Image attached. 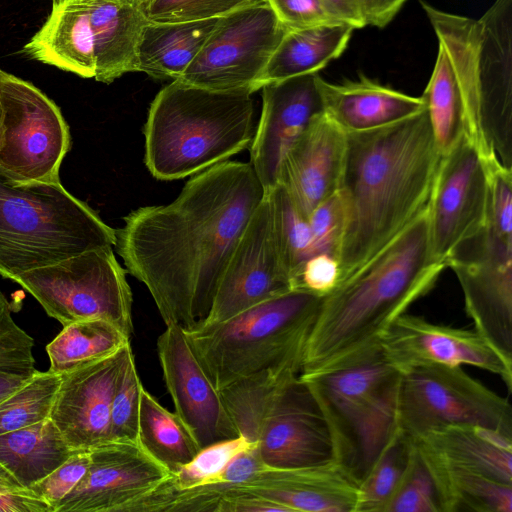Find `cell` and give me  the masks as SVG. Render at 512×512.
Segmentation results:
<instances>
[{
	"label": "cell",
	"instance_id": "1",
	"mask_svg": "<svg viewBox=\"0 0 512 512\" xmlns=\"http://www.w3.org/2000/svg\"><path fill=\"white\" fill-rule=\"evenodd\" d=\"M265 190L248 162L223 161L164 205L143 206L115 230L126 271L148 289L166 326L208 315L228 260Z\"/></svg>",
	"mask_w": 512,
	"mask_h": 512
},
{
	"label": "cell",
	"instance_id": "2",
	"mask_svg": "<svg viewBox=\"0 0 512 512\" xmlns=\"http://www.w3.org/2000/svg\"><path fill=\"white\" fill-rule=\"evenodd\" d=\"M440 159L426 108L380 128L347 133L339 189L347 225L338 285L427 208Z\"/></svg>",
	"mask_w": 512,
	"mask_h": 512
},
{
	"label": "cell",
	"instance_id": "3",
	"mask_svg": "<svg viewBox=\"0 0 512 512\" xmlns=\"http://www.w3.org/2000/svg\"><path fill=\"white\" fill-rule=\"evenodd\" d=\"M427 208L389 245L322 298L300 374L327 371L379 346L389 326L435 285Z\"/></svg>",
	"mask_w": 512,
	"mask_h": 512
},
{
	"label": "cell",
	"instance_id": "4",
	"mask_svg": "<svg viewBox=\"0 0 512 512\" xmlns=\"http://www.w3.org/2000/svg\"><path fill=\"white\" fill-rule=\"evenodd\" d=\"M248 90H210L179 80L162 88L143 127L144 163L158 180H177L249 147L255 102Z\"/></svg>",
	"mask_w": 512,
	"mask_h": 512
},
{
	"label": "cell",
	"instance_id": "5",
	"mask_svg": "<svg viewBox=\"0 0 512 512\" xmlns=\"http://www.w3.org/2000/svg\"><path fill=\"white\" fill-rule=\"evenodd\" d=\"M115 229L59 182L11 181L0 169V276L113 247Z\"/></svg>",
	"mask_w": 512,
	"mask_h": 512
},
{
	"label": "cell",
	"instance_id": "6",
	"mask_svg": "<svg viewBox=\"0 0 512 512\" xmlns=\"http://www.w3.org/2000/svg\"><path fill=\"white\" fill-rule=\"evenodd\" d=\"M299 377L327 422L334 461L359 484L398 430L401 371L379 345L342 366Z\"/></svg>",
	"mask_w": 512,
	"mask_h": 512
},
{
	"label": "cell",
	"instance_id": "7",
	"mask_svg": "<svg viewBox=\"0 0 512 512\" xmlns=\"http://www.w3.org/2000/svg\"><path fill=\"white\" fill-rule=\"evenodd\" d=\"M323 297L293 289L226 321L185 331L201 368L220 391L234 381L301 362Z\"/></svg>",
	"mask_w": 512,
	"mask_h": 512
},
{
	"label": "cell",
	"instance_id": "8",
	"mask_svg": "<svg viewBox=\"0 0 512 512\" xmlns=\"http://www.w3.org/2000/svg\"><path fill=\"white\" fill-rule=\"evenodd\" d=\"M15 282L62 326L101 319L133 333L132 292L112 247L89 250L23 273Z\"/></svg>",
	"mask_w": 512,
	"mask_h": 512
},
{
	"label": "cell",
	"instance_id": "9",
	"mask_svg": "<svg viewBox=\"0 0 512 512\" xmlns=\"http://www.w3.org/2000/svg\"><path fill=\"white\" fill-rule=\"evenodd\" d=\"M454 424L481 425L512 436V408L460 365H423L401 371L398 428L414 439Z\"/></svg>",
	"mask_w": 512,
	"mask_h": 512
},
{
	"label": "cell",
	"instance_id": "10",
	"mask_svg": "<svg viewBox=\"0 0 512 512\" xmlns=\"http://www.w3.org/2000/svg\"><path fill=\"white\" fill-rule=\"evenodd\" d=\"M0 93V169L14 182H59L60 166L71 148L60 108L31 82L1 69Z\"/></svg>",
	"mask_w": 512,
	"mask_h": 512
},
{
	"label": "cell",
	"instance_id": "11",
	"mask_svg": "<svg viewBox=\"0 0 512 512\" xmlns=\"http://www.w3.org/2000/svg\"><path fill=\"white\" fill-rule=\"evenodd\" d=\"M266 0L222 17L181 82L210 90H248L255 85L287 32Z\"/></svg>",
	"mask_w": 512,
	"mask_h": 512
},
{
	"label": "cell",
	"instance_id": "12",
	"mask_svg": "<svg viewBox=\"0 0 512 512\" xmlns=\"http://www.w3.org/2000/svg\"><path fill=\"white\" fill-rule=\"evenodd\" d=\"M475 331L512 366V239L481 232L449 257Z\"/></svg>",
	"mask_w": 512,
	"mask_h": 512
},
{
	"label": "cell",
	"instance_id": "13",
	"mask_svg": "<svg viewBox=\"0 0 512 512\" xmlns=\"http://www.w3.org/2000/svg\"><path fill=\"white\" fill-rule=\"evenodd\" d=\"M290 290L272 197L266 192L228 260L208 315L196 328L226 321Z\"/></svg>",
	"mask_w": 512,
	"mask_h": 512
},
{
	"label": "cell",
	"instance_id": "14",
	"mask_svg": "<svg viewBox=\"0 0 512 512\" xmlns=\"http://www.w3.org/2000/svg\"><path fill=\"white\" fill-rule=\"evenodd\" d=\"M488 193L485 163L464 135L441 156L427 206L435 262L446 266L452 252L484 227Z\"/></svg>",
	"mask_w": 512,
	"mask_h": 512
},
{
	"label": "cell",
	"instance_id": "15",
	"mask_svg": "<svg viewBox=\"0 0 512 512\" xmlns=\"http://www.w3.org/2000/svg\"><path fill=\"white\" fill-rule=\"evenodd\" d=\"M255 441L264 463L274 468L334 461L327 422L299 375L287 379L266 407Z\"/></svg>",
	"mask_w": 512,
	"mask_h": 512
},
{
	"label": "cell",
	"instance_id": "16",
	"mask_svg": "<svg viewBox=\"0 0 512 512\" xmlns=\"http://www.w3.org/2000/svg\"><path fill=\"white\" fill-rule=\"evenodd\" d=\"M89 455L85 475L54 512H126L170 474L138 442L108 440Z\"/></svg>",
	"mask_w": 512,
	"mask_h": 512
},
{
	"label": "cell",
	"instance_id": "17",
	"mask_svg": "<svg viewBox=\"0 0 512 512\" xmlns=\"http://www.w3.org/2000/svg\"><path fill=\"white\" fill-rule=\"evenodd\" d=\"M157 354L175 413L200 449L240 436L220 392L201 368L181 327L166 326L157 339Z\"/></svg>",
	"mask_w": 512,
	"mask_h": 512
},
{
	"label": "cell",
	"instance_id": "18",
	"mask_svg": "<svg viewBox=\"0 0 512 512\" xmlns=\"http://www.w3.org/2000/svg\"><path fill=\"white\" fill-rule=\"evenodd\" d=\"M384 357L399 371L423 365H471L498 375L512 390V366L475 331L435 324L404 313L380 339Z\"/></svg>",
	"mask_w": 512,
	"mask_h": 512
},
{
	"label": "cell",
	"instance_id": "19",
	"mask_svg": "<svg viewBox=\"0 0 512 512\" xmlns=\"http://www.w3.org/2000/svg\"><path fill=\"white\" fill-rule=\"evenodd\" d=\"M130 342L102 358L61 373L49 418L69 447L89 451L110 440L112 397Z\"/></svg>",
	"mask_w": 512,
	"mask_h": 512
},
{
	"label": "cell",
	"instance_id": "20",
	"mask_svg": "<svg viewBox=\"0 0 512 512\" xmlns=\"http://www.w3.org/2000/svg\"><path fill=\"white\" fill-rule=\"evenodd\" d=\"M317 74L296 76L261 88L262 110L249 145V163L265 192L278 184L285 155L310 121L323 111Z\"/></svg>",
	"mask_w": 512,
	"mask_h": 512
},
{
	"label": "cell",
	"instance_id": "21",
	"mask_svg": "<svg viewBox=\"0 0 512 512\" xmlns=\"http://www.w3.org/2000/svg\"><path fill=\"white\" fill-rule=\"evenodd\" d=\"M346 152L347 133L322 111L285 155L278 184L307 219L340 189Z\"/></svg>",
	"mask_w": 512,
	"mask_h": 512
},
{
	"label": "cell",
	"instance_id": "22",
	"mask_svg": "<svg viewBox=\"0 0 512 512\" xmlns=\"http://www.w3.org/2000/svg\"><path fill=\"white\" fill-rule=\"evenodd\" d=\"M481 20L483 133L500 162L512 169V0H496Z\"/></svg>",
	"mask_w": 512,
	"mask_h": 512
},
{
	"label": "cell",
	"instance_id": "23",
	"mask_svg": "<svg viewBox=\"0 0 512 512\" xmlns=\"http://www.w3.org/2000/svg\"><path fill=\"white\" fill-rule=\"evenodd\" d=\"M227 488L260 496L285 512H355L358 498L357 483L335 461L307 467H267L249 481Z\"/></svg>",
	"mask_w": 512,
	"mask_h": 512
},
{
	"label": "cell",
	"instance_id": "24",
	"mask_svg": "<svg viewBox=\"0 0 512 512\" xmlns=\"http://www.w3.org/2000/svg\"><path fill=\"white\" fill-rule=\"evenodd\" d=\"M323 113L346 133L380 128L425 109L423 98L382 85L365 76L330 83L317 74Z\"/></svg>",
	"mask_w": 512,
	"mask_h": 512
},
{
	"label": "cell",
	"instance_id": "25",
	"mask_svg": "<svg viewBox=\"0 0 512 512\" xmlns=\"http://www.w3.org/2000/svg\"><path fill=\"white\" fill-rule=\"evenodd\" d=\"M412 441L422 456L512 484V436L481 425L454 424Z\"/></svg>",
	"mask_w": 512,
	"mask_h": 512
},
{
	"label": "cell",
	"instance_id": "26",
	"mask_svg": "<svg viewBox=\"0 0 512 512\" xmlns=\"http://www.w3.org/2000/svg\"><path fill=\"white\" fill-rule=\"evenodd\" d=\"M23 52L43 64L94 78V45L85 0H52L50 14Z\"/></svg>",
	"mask_w": 512,
	"mask_h": 512
},
{
	"label": "cell",
	"instance_id": "27",
	"mask_svg": "<svg viewBox=\"0 0 512 512\" xmlns=\"http://www.w3.org/2000/svg\"><path fill=\"white\" fill-rule=\"evenodd\" d=\"M94 45V79L112 83L136 72V47L147 22L140 0H85Z\"/></svg>",
	"mask_w": 512,
	"mask_h": 512
},
{
	"label": "cell",
	"instance_id": "28",
	"mask_svg": "<svg viewBox=\"0 0 512 512\" xmlns=\"http://www.w3.org/2000/svg\"><path fill=\"white\" fill-rule=\"evenodd\" d=\"M354 30L342 23L287 30L259 77L255 92L272 82L318 73L344 52Z\"/></svg>",
	"mask_w": 512,
	"mask_h": 512
},
{
	"label": "cell",
	"instance_id": "29",
	"mask_svg": "<svg viewBox=\"0 0 512 512\" xmlns=\"http://www.w3.org/2000/svg\"><path fill=\"white\" fill-rule=\"evenodd\" d=\"M219 18L177 23L146 22L136 47V72L157 79L177 80L198 55Z\"/></svg>",
	"mask_w": 512,
	"mask_h": 512
},
{
	"label": "cell",
	"instance_id": "30",
	"mask_svg": "<svg viewBox=\"0 0 512 512\" xmlns=\"http://www.w3.org/2000/svg\"><path fill=\"white\" fill-rule=\"evenodd\" d=\"M73 453L50 418L0 435V463L28 489Z\"/></svg>",
	"mask_w": 512,
	"mask_h": 512
},
{
	"label": "cell",
	"instance_id": "31",
	"mask_svg": "<svg viewBox=\"0 0 512 512\" xmlns=\"http://www.w3.org/2000/svg\"><path fill=\"white\" fill-rule=\"evenodd\" d=\"M437 38L434 68L421 96L439 153L446 154L466 135L464 102L451 50Z\"/></svg>",
	"mask_w": 512,
	"mask_h": 512
},
{
	"label": "cell",
	"instance_id": "32",
	"mask_svg": "<svg viewBox=\"0 0 512 512\" xmlns=\"http://www.w3.org/2000/svg\"><path fill=\"white\" fill-rule=\"evenodd\" d=\"M419 456L434 481L441 512H512V484Z\"/></svg>",
	"mask_w": 512,
	"mask_h": 512
},
{
	"label": "cell",
	"instance_id": "33",
	"mask_svg": "<svg viewBox=\"0 0 512 512\" xmlns=\"http://www.w3.org/2000/svg\"><path fill=\"white\" fill-rule=\"evenodd\" d=\"M138 443L170 474L176 473L200 451L176 413L163 407L144 388L139 407Z\"/></svg>",
	"mask_w": 512,
	"mask_h": 512
},
{
	"label": "cell",
	"instance_id": "34",
	"mask_svg": "<svg viewBox=\"0 0 512 512\" xmlns=\"http://www.w3.org/2000/svg\"><path fill=\"white\" fill-rule=\"evenodd\" d=\"M130 342L121 330L101 319H87L63 326L46 346L51 372L64 373L107 356Z\"/></svg>",
	"mask_w": 512,
	"mask_h": 512
},
{
	"label": "cell",
	"instance_id": "35",
	"mask_svg": "<svg viewBox=\"0 0 512 512\" xmlns=\"http://www.w3.org/2000/svg\"><path fill=\"white\" fill-rule=\"evenodd\" d=\"M413 441L399 428L358 484L355 512H383L408 467Z\"/></svg>",
	"mask_w": 512,
	"mask_h": 512
},
{
	"label": "cell",
	"instance_id": "36",
	"mask_svg": "<svg viewBox=\"0 0 512 512\" xmlns=\"http://www.w3.org/2000/svg\"><path fill=\"white\" fill-rule=\"evenodd\" d=\"M60 382L61 374L37 370L24 385L3 399L0 435L49 418Z\"/></svg>",
	"mask_w": 512,
	"mask_h": 512
},
{
	"label": "cell",
	"instance_id": "37",
	"mask_svg": "<svg viewBox=\"0 0 512 512\" xmlns=\"http://www.w3.org/2000/svg\"><path fill=\"white\" fill-rule=\"evenodd\" d=\"M274 216L285 265L292 278L314 255L308 219L296 208L285 189L277 184L271 191Z\"/></svg>",
	"mask_w": 512,
	"mask_h": 512
},
{
	"label": "cell",
	"instance_id": "38",
	"mask_svg": "<svg viewBox=\"0 0 512 512\" xmlns=\"http://www.w3.org/2000/svg\"><path fill=\"white\" fill-rule=\"evenodd\" d=\"M255 443L240 435L204 447L189 463L176 473L169 474L161 484L172 490L212 484L233 458Z\"/></svg>",
	"mask_w": 512,
	"mask_h": 512
},
{
	"label": "cell",
	"instance_id": "39",
	"mask_svg": "<svg viewBox=\"0 0 512 512\" xmlns=\"http://www.w3.org/2000/svg\"><path fill=\"white\" fill-rule=\"evenodd\" d=\"M143 388L131 351L120 371L112 397L110 440L138 442V417Z\"/></svg>",
	"mask_w": 512,
	"mask_h": 512
},
{
	"label": "cell",
	"instance_id": "40",
	"mask_svg": "<svg viewBox=\"0 0 512 512\" xmlns=\"http://www.w3.org/2000/svg\"><path fill=\"white\" fill-rule=\"evenodd\" d=\"M383 512H441L434 481L414 444L405 474Z\"/></svg>",
	"mask_w": 512,
	"mask_h": 512
},
{
	"label": "cell",
	"instance_id": "41",
	"mask_svg": "<svg viewBox=\"0 0 512 512\" xmlns=\"http://www.w3.org/2000/svg\"><path fill=\"white\" fill-rule=\"evenodd\" d=\"M152 23H177L222 17L257 0H140Z\"/></svg>",
	"mask_w": 512,
	"mask_h": 512
},
{
	"label": "cell",
	"instance_id": "42",
	"mask_svg": "<svg viewBox=\"0 0 512 512\" xmlns=\"http://www.w3.org/2000/svg\"><path fill=\"white\" fill-rule=\"evenodd\" d=\"M314 255L327 254L339 263L341 246L347 225V212L342 193L338 190L320 203L309 215Z\"/></svg>",
	"mask_w": 512,
	"mask_h": 512
},
{
	"label": "cell",
	"instance_id": "43",
	"mask_svg": "<svg viewBox=\"0 0 512 512\" xmlns=\"http://www.w3.org/2000/svg\"><path fill=\"white\" fill-rule=\"evenodd\" d=\"M34 340L12 319L11 306L0 290V367L33 370Z\"/></svg>",
	"mask_w": 512,
	"mask_h": 512
},
{
	"label": "cell",
	"instance_id": "44",
	"mask_svg": "<svg viewBox=\"0 0 512 512\" xmlns=\"http://www.w3.org/2000/svg\"><path fill=\"white\" fill-rule=\"evenodd\" d=\"M89 462V451H74L64 463L33 484L30 490L48 503L54 512L59 502L74 489L85 475Z\"/></svg>",
	"mask_w": 512,
	"mask_h": 512
},
{
	"label": "cell",
	"instance_id": "45",
	"mask_svg": "<svg viewBox=\"0 0 512 512\" xmlns=\"http://www.w3.org/2000/svg\"><path fill=\"white\" fill-rule=\"evenodd\" d=\"M339 284V263L327 254L307 259L292 278V289L304 290L320 297L331 293Z\"/></svg>",
	"mask_w": 512,
	"mask_h": 512
},
{
	"label": "cell",
	"instance_id": "46",
	"mask_svg": "<svg viewBox=\"0 0 512 512\" xmlns=\"http://www.w3.org/2000/svg\"><path fill=\"white\" fill-rule=\"evenodd\" d=\"M288 29H302L337 22L320 0H266Z\"/></svg>",
	"mask_w": 512,
	"mask_h": 512
},
{
	"label": "cell",
	"instance_id": "47",
	"mask_svg": "<svg viewBox=\"0 0 512 512\" xmlns=\"http://www.w3.org/2000/svg\"><path fill=\"white\" fill-rule=\"evenodd\" d=\"M0 512H52V508L0 463Z\"/></svg>",
	"mask_w": 512,
	"mask_h": 512
},
{
	"label": "cell",
	"instance_id": "48",
	"mask_svg": "<svg viewBox=\"0 0 512 512\" xmlns=\"http://www.w3.org/2000/svg\"><path fill=\"white\" fill-rule=\"evenodd\" d=\"M269 467L262 460L257 442L239 453L216 477L212 484L234 486L245 483Z\"/></svg>",
	"mask_w": 512,
	"mask_h": 512
},
{
	"label": "cell",
	"instance_id": "49",
	"mask_svg": "<svg viewBox=\"0 0 512 512\" xmlns=\"http://www.w3.org/2000/svg\"><path fill=\"white\" fill-rule=\"evenodd\" d=\"M320 2L339 23L354 29L368 25L366 0H320Z\"/></svg>",
	"mask_w": 512,
	"mask_h": 512
},
{
	"label": "cell",
	"instance_id": "50",
	"mask_svg": "<svg viewBox=\"0 0 512 512\" xmlns=\"http://www.w3.org/2000/svg\"><path fill=\"white\" fill-rule=\"evenodd\" d=\"M406 2L407 0H366L368 25L385 27Z\"/></svg>",
	"mask_w": 512,
	"mask_h": 512
},
{
	"label": "cell",
	"instance_id": "51",
	"mask_svg": "<svg viewBox=\"0 0 512 512\" xmlns=\"http://www.w3.org/2000/svg\"><path fill=\"white\" fill-rule=\"evenodd\" d=\"M36 371L0 367V402L24 385Z\"/></svg>",
	"mask_w": 512,
	"mask_h": 512
},
{
	"label": "cell",
	"instance_id": "52",
	"mask_svg": "<svg viewBox=\"0 0 512 512\" xmlns=\"http://www.w3.org/2000/svg\"><path fill=\"white\" fill-rule=\"evenodd\" d=\"M3 107H2V102H1V93H0V149L3 145Z\"/></svg>",
	"mask_w": 512,
	"mask_h": 512
}]
</instances>
